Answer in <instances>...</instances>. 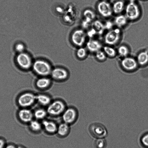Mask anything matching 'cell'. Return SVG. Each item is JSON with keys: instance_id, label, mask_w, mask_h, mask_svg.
Returning <instances> with one entry per match:
<instances>
[{"instance_id": "cell-1", "label": "cell", "mask_w": 148, "mask_h": 148, "mask_svg": "<svg viewBox=\"0 0 148 148\" xmlns=\"http://www.w3.org/2000/svg\"><path fill=\"white\" fill-rule=\"evenodd\" d=\"M32 67L35 73L40 77L50 75L52 69L48 62L42 59L35 60L33 63Z\"/></svg>"}, {"instance_id": "cell-2", "label": "cell", "mask_w": 148, "mask_h": 148, "mask_svg": "<svg viewBox=\"0 0 148 148\" xmlns=\"http://www.w3.org/2000/svg\"><path fill=\"white\" fill-rule=\"evenodd\" d=\"M125 14L128 20L134 21L137 19L141 14V11L138 5L134 1L129 2L125 9Z\"/></svg>"}, {"instance_id": "cell-3", "label": "cell", "mask_w": 148, "mask_h": 148, "mask_svg": "<svg viewBox=\"0 0 148 148\" xmlns=\"http://www.w3.org/2000/svg\"><path fill=\"white\" fill-rule=\"evenodd\" d=\"M65 109V105L63 101L56 100L51 101L47 106L46 111L49 115L56 116L62 114Z\"/></svg>"}, {"instance_id": "cell-4", "label": "cell", "mask_w": 148, "mask_h": 148, "mask_svg": "<svg viewBox=\"0 0 148 148\" xmlns=\"http://www.w3.org/2000/svg\"><path fill=\"white\" fill-rule=\"evenodd\" d=\"M121 31L118 27L109 30L105 34L104 38L105 43L107 45L112 46L116 44L120 40Z\"/></svg>"}, {"instance_id": "cell-5", "label": "cell", "mask_w": 148, "mask_h": 148, "mask_svg": "<svg viewBox=\"0 0 148 148\" xmlns=\"http://www.w3.org/2000/svg\"><path fill=\"white\" fill-rule=\"evenodd\" d=\"M97 9L100 15L104 18L111 17L113 13L112 6L105 0L99 2L97 4Z\"/></svg>"}, {"instance_id": "cell-6", "label": "cell", "mask_w": 148, "mask_h": 148, "mask_svg": "<svg viewBox=\"0 0 148 148\" xmlns=\"http://www.w3.org/2000/svg\"><path fill=\"white\" fill-rule=\"evenodd\" d=\"M120 64L121 68L124 71L129 72L135 71L139 66L136 59L129 56L123 58Z\"/></svg>"}, {"instance_id": "cell-7", "label": "cell", "mask_w": 148, "mask_h": 148, "mask_svg": "<svg viewBox=\"0 0 148 148\" xmlns=\"http://www.w3.org/2000/svg\"><path fill=\"white\" fill-rule=\"evenodd\" d=\"M36 101V95L30 92L21 95L18 97V103L21 106L26 108L32 105Z\"/></svg>"}, {"instance_id": "cell-8", "label": "cell", "mask_w": 148, "mask_h": 148, "mask_svg": "<svg viewBox=\"0 0 148 148\" xmlns=\"http://www.w3.org/2000/svg\"><path fill=\"white\" fill-rule=\"evenodd\" d=\"M16 60L19 66L23 69H28L32 67L33 62L31 57L26 53H19L17 56Z\"/></svg>"}, {"instance_id": "cell-9", "label": "cell", "mask_w": 148, "mask_h": 148, "mask_svg": "<svg viewBox=\"0 0 148 148\" xmlns=\"http://www.w3.org/2000/svg\"><path fill=\"white\" fill-rule=\"evenodd\" d=\"M71 37L72 42L75 45L81 47L85 42L86 35L83 30L77 29L73 32Z\"/></svg>"}, {"instance_id": "cell-10", "label": "cell", "mask_w": 148, "mask_h": 148, "mask_svg": "<svg viewBox=\"0 0 148 148\" xmlns=\"http://www.w3.org/2000/svg\"><path fill=\"white\" fill-rule=\"evenodd\" d=\"M50 75L56 80L62 81L68 78L69 73L65 69L57 67L52 69Z\"/></svg>"}, {"instance_id": "cell-11", "label": "cell", "mask_w": 148, "mask_h": 148, "mask_svg": "<svg viewBox=\"0 0 148 148\" xmlns=\"http://www.w3.org/2000/svg\"><path fill=\"white\" fill-rule=\"evenodd\" d=\"M62 114L63 121L68 124L73 123L77 117V112L72 108L66 109Z\"/></svg>"}, {"instance_id": "cell-12", "label": "cell", "mask_w": 148, "mask_h": 148, "mask_svg": "<svg viewBox=\"0 0 148 148\" xmlns=\"http://www.w3.org/2000/svg\"><path fill=\"white\" fill-rule=\"evenodd\" d=\"M90 132L94 136L99 138H102L106 134V131L105 128L99 124H93L90 128Z\"/></svg>"}, {"instance_id": "cell-13", "label": "cell", "mask_w": 148, "mask_h": 148, "mask_svg": "<svg viewBox=\"0 0 148 148\" xmlns=\"http://www.w3.org/2000/svg\"><path fill=\"white\" fill-rule=\"evenodd\" d=\"M139 66H144L148 64V49H146L139 52L136 59Z\"/></svg>"}, {"instance_id": "cell-14", "label": "cell", "mask_w": 148, "mask_h": 148, "mask_svg": "<svg viewBox=\"0 0 148 148\" xmlns=\"http://www.w3.org/2000/svg\"><path fill=\"white\" fill-rule=\"evenodd\" d=\"M24 108L18 112V116L23 121L28 122L31 121L32 119L33 114L30 110Z\"/></svg>"}, {"instance_id": "cell-15", "label": "cell", "mask_w": 148, "mask_h": 148, "mask_svg": "<svg viewBox=\"0 0 148 148\" xmlns=\"http://www.w3.org/2000/svg\"><path fill=\"white\" fill-rule=\"evenodd\" d=\"M51 83V80L47 76L40 77L36 80V85L38 88L44 89L49 87Z\"/></svg>"}, {"instance_id": "cell-16", "label": "cell", "mask_w": 148, "mask_h": 148, "mask_svg": "<svg viewBox=\"0 0 148 148\" xmlns=\"http://www.w3.org/2000/svg\"><path fill=\"white\" fill-rule=\"evenodd\" d=\"M86 46L89 51L95 53L100 50L102 47V45L99 41L94 39L89 40L87 42Z\"/></svg>"}, {"instance_id": "cell-17", "label": "cell", "mask_w": 148, "mask_h": 148, "mask_svg": "<svg viewBox=\"0 0 148 148\" xmlns=\"http://www.w3.org/2000/svg\"><path fill=\"white\" fill-rule=\"evenodd\" d=\"M42 124L45 130L48 133L53 134L57 132L58 127L53 122L44 120Z\"/></svg>"}, {"instance_id": "cell-18", "label": "cell", "mask_w": 148, "mask_h": 148, "mask_svg": "<svg viewBox=\"0 0 148 148\" xmlns=\"http://www.w3.org/2000/svg\"><path fill=\"white\" fill-rule=\"evenodd\" d=\"M36 101L40 104L44 106H47L51 102V97L44 94H40L36 95Z\"/></svg>"}, {"instance_id": "cell-19", "label": "cell", "mask_w": 148, "mask_h": 148, "mask_svg": "<svg viewBox=\"0 0 148 148\" xmlns=\"http://www.w3.org/2000/svg\"><path fill=\"white\" fill-rule=\"evenodd\" d=\"M128 20L125 15L119 14L115 17L114 22L117 27L120 28L126 25Z\"/></svg>"}, {"instance_id": "cell-20", "label": "cell", "mask_w": 148, "mask_h": 148, "mask_svg": "<svg viewBox=\"0 0 148 148\" xmlns=\"http://www.w3.org/2000/svg\"><path fill=\"white\" fill-rule=\"evenodd\" d=\"M113 13L116 14H119L123 11L125 8L124 2L119 0L115 2L112 6Z\"/></svg>"}, {"instance_id": "cell-21", "label": "cell", "mask_w": 148, "mask_h": 148, "mask_svg": "<svg viewBox=\"0 0 148 148\" xmlns=\"http://www.w3.org/2000/svg\"><path fill=\"white\" fill-rule=\"evenodd\" d=\"M69 130L70 128L68 124L64 123L60 124L58 127L57 132L59 136L64 137L68 134Z\"/></svg>"}, {"instance_id": "cell-22", "label": "cell", "mask_w": 148, "mask_h": 148, "mask_svg": "<svg viewBox=\"0 0 148 148\" xmlns=\"http://www.w3.org/2000/svg\"><path fill=\"white\" fill-rule=\"evenodd\" d=\"M103 51L107 57L110 58L115 57L117 53L116 51L113 47L110 45H106L103 47Z\"/></svg>"}, {"instance_id": "cell-23", "label": "cell", "mask_w": 148, "mask_h": 148, "mask_svg": "<svg viewBox=\"0 0 148 148\" xmlns=\"http://www.w3.org/2000/svg\"><path fill=\"white\" fill-rule=\"evenodd\" d=\"M83 15L85 18L84 20L90 23L95 18L96 15L92 10L90 9H86L84 12Z\"/></svg>"}, {"instance_id": "cell-24", "label": "cell", "mask_w": 148, "mask_h": 148, "mask_svg": "<svg viewBox=\"0 0 148 148\" xmlns=\"http://www.w3.org/2000/svg\"><path fill=\"white\" fill-rule=\"evenodd\" d=\"M92 25L97 32L100 34H101L105 29L104 24L100 21L96 20L94 21Z\"/></svg>"}, {"instance_id": "cell-25", "label": "cell", "mask_w": 148, "mask_h": 148, "mask_svg": "<svg viewBox=\"0 0 148 148\" xmlns=\"http://www.w3.org/2000/svg\"><path fill=\"white\" fill-rule=\"evenodd\" d=\"M117 51L119 56L122 58L128 56L130 53L128 48L124 45L120 46L118 48Z\"/></svg>"}, {"instance_id": "cell-26", "label": "cell", "mask_w": 148, "mask_h": 148, "mask_svg": "<svg viewBox=\"0 0 148 148\" xmlns=\"http://www.w3.org/2000/svg\"><path fill=\"white\" fill-rule=\"evenodd\" d=\"M47 114L46 110L41 108L36 110L34 112V115L37 119H42L45 117Z\"/></svg>"}, {"instance_id": "cell-27", "label": "cell", "mask_w": 148, "mask_h": 148, "mask_svg": "<svg viewBox=\"0 0 148 148\" xmlns=\"http://www.w3.org/2000/svg\"><path fill=\"white\" fill-rule=\"evenodd\" d=\"M107 57V56L103 50H100L95 53V57L99 61H104L106 59Z\"/></svg>"}, {"instance_id": "cell-28", "label": "cell", "mask_w": 148, "mask_h": 148, "mask_svg": "<svg viewBox=\"0 0 148 148\" xmlns=\"http://www.w3.org/2000/svg\"><path fill=\"white\" fill-rule=\"evenodd\" d=\"M30 127L31 129L35 132L40 131L41 129V125L38 121H31Z\"/></svg>"}, {"instance_id": "cell-29", "label": "cell", "mask_w": 148, "mask_h": 148, "mask_svg": "<svg viewBox=\"0 0 148 148\" xmlns=\"http://www.w3.org/2000/svg\"><path fill=\"white\" fill-rule=\"evenodd\" d=\"M76 55L77 57L79 59H83L86 56V51L84 48L81 47L77 50L76 52Z\"/></svg>"}, {"instance_id": "cell-30", "label": "cell", "mask_w": 148, "mask_h": 148, "mask_svg": "<svg viewBox=\"0 0 148 148\" xmlns=\"http://www.w3.org/2000/svg\"><path fill=\"white\" fill-rule=\"evenodd\" d=\"M105 144V141L102 138H99L96 141V146L97 148H103Z\"/></svg>"}, {"instance_id": "cell-31", "label": "cell", "mask_w": 148, "mask_h": 148, "mask_svg": "<svg viewBox=\"0 0 148 148\" xmlns=\"http://www.w3.org/2000/svg\"><path fill=\"white\" fill-rule=\"evenodd\" d=\"M25 47L24 45L22 43H19L17 44L15 46V49L19 53L23 52Z\"/></svg>"}, {"instance_id": "cell-32", "label": "cell", "mask_w": 148, "mask_h": 148, "mask_svg": "<svg viewBox=\"0 0 148 148\" xmlns=\"http://www.w3.org/2000/svg\"><path fill=\"white\" fill-rule=\"evenodd\" d=\"M141 142L145 146L148 147V134H146L141 139Z\"/></svg>"}, {"instance_id": "cell-33", "label": "cell", "mask_w": 148, "mask_h": 148, "mask_svg": "<svg viewBox=\"0 0 148 148\" xmlns=\"http://www.w3.org/2000/svg\"><path fill=\"white\" fill-rule=\"evenodd\" d=\"M105 29L110 30L112 29L113 24L110 21H107L104 24Z\"/></svg>"}, {"instance_id": "cell-34", "label": "cell", "mask_w": 148, "mask_h": 148, "mask_svg": "<svg viewBox=\"0 0 148 148\" xmlns=\"http://www.w3.org/2000/svg\"><path fill=\"white\" fill-rule=\"evenodd\" d=\"M97 32L96 30L93 28L90 30L88 33V35L89 36L91 37L95 35Z\"/></svg>"}, {"instance_id": "cell-35", "label": "cell", "mask_w": 148, "mask_h": 148, "mask_svg": "<svg viewBox=\"0 0 148 148\" xmlns=\"http://www.w3.org/2000/svg\"><path fill=\"white\" fill-rule=\"evenodd\" d=\"M4 144V143L3 141L0 139V148H3Z\"/></svg>"}, {"instance_id": "cell-36", "label": "cell", "mask_w": 148, "mask_h": 148, "mask_svg": "<svg viewBox=\"0 0 148 148\" xmlns=\"http://www.w3.org/2000/svg\"><path fill=\"white\" fill-rule=\"evenodd\" d=\"M5 148H15V147L13 145H9L7 146Z\"/></svg>"}, {"instance_id": "cell-37", "label": "cell", "mask_w": 148, "mask_h": 148, "mask_svg": "<svg viewBox=\"0 0 148 148\" xmlns=\"http://www.w3.org/2000/svg\"><path fill=\"white\" fill-rule=\"evenodd\" d=\"M17 148H23V147H18Z\"/></svg>"}, {"instance_id": "cell-38", "label": "cell", "mask_w": 148, "mask_h": 148, "mask_svg": "<svg viewBox=\"0 0 148 148\" xmlns=\"http://www.w3.org/2000/svg\"></svg>"}]
</instances>
